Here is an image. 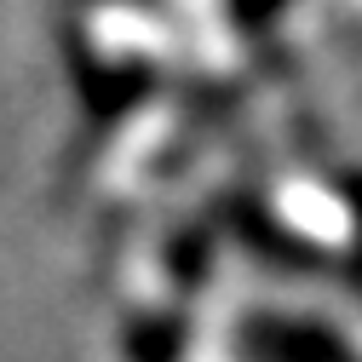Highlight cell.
I'll list each match as a JSON object with an SVG mask.
<instances>
[{"label":"cell","mask_w":362,"mask_h":362,"mask_svg":"<svg viewBox=\"0 0 362 362\" xmlns=\"http://www.w3.org/2000/svg\"><path fill=\"white\" fill-rule=\"evenodd\" d=\"M288 6H293V0H230V18L242 29H264L270 18H282Z\"/></svg>","instance_id":"2"},{"label":"cell","mask_w":362,"mask_h":362,"mask_svg":"<svg viewBox=\"0 0 362 362\" xmlns=\"http://www.w3.org/2000/svg\"><path fill=\"white\" fill-rule=\"evenodd\" d=\"M253 351H259V362H345L334 334L305 328V322H270V316L253 334Z\"/></svg>","instance_id":"1"}]
</instances>
